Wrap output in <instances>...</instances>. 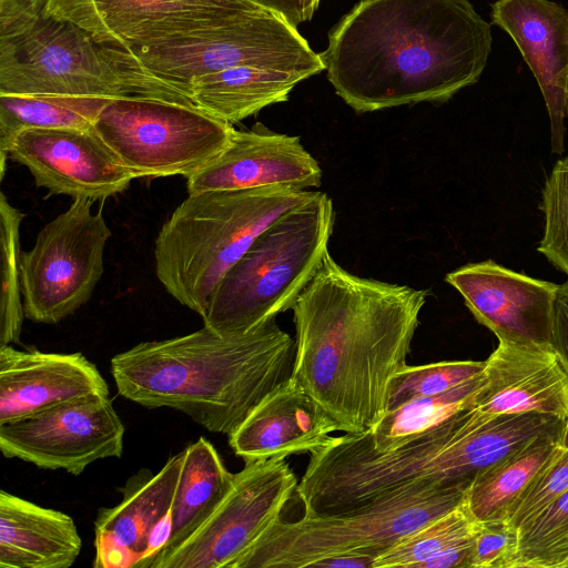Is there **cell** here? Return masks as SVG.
Instances as JSON below:
<instances>
[{
  "instance_id": "obj_1",
  "label": "cell",
  "mask_w": 568,
  "mask_h": 568,
  "mask_svg": "<svg viewBox=\"0 0 568 568\" xmlns=\"http://www.w3.org/2000/svg\"><path fill=\"white\" fill-rule=\"evenodd\" d=\"M428 291L357 276L327 252L294 303L291 379L338 430L371 429L385 414Z\"/></svg>"
},
{
  "instance_id": "obj_2",
  "label": "cell",
  "mask_w": 568,
  "mask_h": 568,
  "mask_svg": "<svg viewBox=\"0 0 568 568\" xmlns=\"http://www.w3.org/2000/svg\"><path fill=\"white\" fill-rule=\"evenodd\" d=\"M491 43L469 0H361L320 55L336 94L364 113L448 101L479 80Z\"/></svg>"
},
{
  "instance_id": "obj_3",
  "label": "cell",
  "mask_w": 568,
  "mask_h": 568,
  "mask_svg": "<svg viewBox=\"0 0 568 568\" xmlns=\"http://www.w3.org/2000/svg\"><path fill=\"white\" fill-rule=\"evenodd\" d=\"M294 358L295 339L273 318L245 333L222 334L204 325L139 343L112 357L111 374L123 397L182 412L229 436L291 378Z\"/></svg>"
},
{
  "instance_id": "obj_4",
  "label": "cell",
  "mask_w": 568,
  "mask_h": 568,
  "mask_svg": "<svg viewBox=\"0 0 568 568\" xmlns=\"http://www.w3.org/2000/svg\"><path fill=\"white\" fill-rule=\"evenodd\" d=\"M504 449L496 422L468 407L387 452L366 430L332 436L311 453L296 493L305 514H337L409 488L470 484Z\"/></svg>"
},
{
  "instance_id": "obj_5",
  "label": "cell",
  "mask_w": 568,
  "mask_h": 568,
  "mask_svg": "<svg viewBox=\"0 0 568 568\" xmlns=\"http://www.w3.org/2000/svg\"><path fill=\"white\" fill-rule=\"evenodd\" d=\"M43 0H0V94L145 98L196 105L190 85L152 72L136 54L47 16Z\"/></svg>"
},
{
  "instance_id": "obj_6",
  "label": "cell",
  "mask_w": 568,
  "mask_h": 568,
  "mask_svg": "<svg viewBox=\"0 0 568 568\" xmlns=\"http://www.w3.org/2000/svg\"><path fill=\"white\" fill-rule=\"evenodd\" d=\"M316 192L266 186L189 193L155 240L159 282L203 318L221 280L254 240Z\"/></svg>"
},
{
  "instance_id": "obj_7",
  "label": "cell",
  "mask_w": 568,
  "mask_h": 568,
  "mask_svg": "<svg viewBox=\"0 0 568 568\" xmlns=\"http://www.w3.org/2000/svg\"><path fill=\"white\" fill-rule=\"evenodd\" d=\"M334 223L333 201L324 192L277 217L223 276L204 325L245 333L292 310L328 252Z\"/></svg>"
},
{
  "instance_id": "obj_8",
  "label": "cell",
  "mask_w": 568,
  "mask_h": 568,
  "mask_svg": "<svg viewBox=\"0 0 568 568\" xmlns=\"http://www.w3.org/2000/svg\"><path fill=\"white\" fill-rule=\"evenodd\" d=\"M469 485L409 488L337 514L278 518L233 568L313 567L318 559L346 552L377 558L404 536L459 506Z\"/></svg>"
},
{
  "instance_id": "obj_9",
  "label": "cell",
  "mask_w": 568,
  "mask_h": 568,
  "mask_svg": "<svg viewBox=\"0 0 568 568\" xmlns=\"http://www.w3.org/2000/svg\"><path fill=\"white\" fill-rule=\"evenodd\" d=\"M94 131L136 178H189L219 155L233 124L197 105L158 99H110Z\"/></svg>"
},
{
  "instance_id": "obj_10",
  "label": "cell",
  "mask_w": 568,
  "mask_h": 568,
  "mask_svg": "<svg viewBox=\"0 0 568 568\" xmlns=\"http://www.w3.org/2000/svg\"><path fill=\"white\" fill-rule=\"evenodd\" d=\"M94 201L74 199L21 253L20 282L24 315L34 323L57 324L91 297L103 272L111 230Z\"/></svg>"
},
{
  "instance_id": "obj_11",
  "label": "cell",
  "mask_w": 568,
  "mask_h": 568,
  "mask_svg": "<svg viewBox=\"0 0 568 568\" xmlns=\"http://www.w3.org/2000/svg\"><path fill=\"white\" fill-rule=\"evenodd\" d=\"M131 51L155 74L186 84L237 67L310 77L325 70L320 53L295 28L261 7L227 24Z\"/></svg>"
},
{
  "instance_id": "obj_12",
  "label": "cell",
  "mask_w": 568,
  "mask_h": 568,
  "mask_svg": "<svg viewBox=\"0 0 568 568\" xmlns=\"http://www.w3.org/2000/svg\"><path fill=\"white\" fill-rule=\"evenodd\" d=\"M298 483L285 457L245 463L210 517L149 568H233L278 519Z\"/></svg>"
},
{
  "instance_id": "obj_13",
  "label": "cell",
  "mask_w": 568,
  "mask_h": 568,
  "mask_svg": "<svg viewBox=\"0 0 568 568\" xmlns=\"http://www.w3.org/2000/svg\"><path fill=\"white\" fill-rule=\"evenodd\" d=\"M124 433L109 394H93L0 424V450L6 458L80 475L97 460L121 457Z\"/></svg>"
},
{
  "instance_id": "obj_14",
  "label": "cell",
  "mask_w": 568,
  "mask_h": 568,
  "mask_svg": "<svg viewBox=\"0 0 568 568\" xmlns=\"http://www.w3.org/2000/svg\"><path fill=\"white\" fill-rule=\"evenodd\" d=\"M257 8L244 0H43L42 11L132 50L227 24Z\"/></svg>"
},
{
  "instance_id": "obj_15",
  "label": "cell",
  "mask_w": 568,
  "mask_h": 568,
  "mask_svg": "<svg viewBox=\"0 0 568 568\" xmlns=\"http://www.w3.org/2000/svg\"><path fill=\"white\" fill-rule=\"evenodd\" d=\"M184 449L156 473L141 470L122 490L119 504L101 508L94 523L95 568H149L171 534Z\"/></svg>"
},
{
  "instance_id": "obj_16",
  "label": "cell",
  "mask_w": 568,
  "mask_h": 568,
  "mask_svg": "<svg viewBox=\"0 0 568 568\" xmlns=\"http://www.w3.org/2000/svg\"><path fill=\"white\" fill-rule=\"evenodd\" d=\"M8 159L26 166L49 194L105 200L125 191L134 176L94 129L22 130Z\"/></svg>"
},
{
  "instance_id": "obj_17",
  "label": "cell",
  "mask_w": 568,
  "mask_h": 568,
  "mask_svg": "<svg viewBox=\"0 0 568 568\" xmlns=\"http://www.w3.org/2000/svg\"><path fill=\"white\" fill-rule=\"evenodd\" d=\"M445 281L459 292L476 321L499 342L551 344L558 284L530 277L493 260L463 265L446 274Z\"/></svg>"
},
{
  "instance_id": "obj_18",
  "label": "cell",
  "mask_w": 568,
  "mask_h": 568,
  "mask_svg": "<svg viewBox=\"0 0 568 568\" xmlns=\"http://www.w3.org/2000/svg\"><path fill=\"white\" fill-rule=\"evenodd\" d=\"M323 172L300 136L271 131L262 123L235 130L225 149L186 179L187 193L290 186L318 187Z\"/></svg>"
},
{
  "instance_id": "obj_19",
  "label": "cell",
  "mask_w": 568,
  "mask_h": 568,
  "mask_svg": "<svg viewBox=\"0 0 568 568\" xmlns=\"http://www.w3.org/2000/svg\"><path fill=\"white\" fill-rule=\"evenodd\" d=\"M491 22L530 68L550 121L551 152L562 154L568 115V10L550 0H496Z\"/></svg>"
},
{
  "instance_id": "obj_20",
  "label": "cell",
  "mask_w": 568,
  "mask_h": 568,
  "mask_svg": "<svg viewBox=\"0 0 568 568\" xmlns=\"http://www.w3.org/2000/svg\"><path fill=\"white\" fill-rule=\"evenodd\" d=\"M484 375L474 405L479 412L568 419V366L551 344L499 342Z\"/></svg>"
},
{
  "instance_id": "obj_21",
  "label": "cell",
  "mask_w": 568,
  "mask_h": 568,
  "mask_svg": "<svg viewBox=\"0 0 568 568\" xmlns=\"http://www.w3.org/2000/svg\"><path fill=\"white\" fill-rule=\"evenodd\" d=\"M93 394H109V386L83 354L0 346V424Z\"/></svg>"
},
{
  "instance_id": "obj_22",
  "label": "cell",
  "mask_w": 568,
  "mask_h": 568,
  "mask_svg": "<svg viewBox=\"0 0 568 568\" xmlns=\"http://www.w3.org/2000/svg\"><path fill=\"white\" fill-rule=\"evenodd\" d=\"M338 430L318 404L291 378L268 393L229 435L245 463L312 453Z\"/></svg>"
},
{
  "instance_id": "obj_23",
  "label": "cell",
  "mask_w": 568,
  "mask_h": 568,
  "mask_svg": "<svg viewBox=\"0 0 568 568\" xmlns=\"http://www.w3.org/2000/svg\"><path fill=\"white\" fill-rule=\"evenodd\" d=\"M81 548L72 517L1 490V568H69Z\"/></svg>"
},
{
  "instance_id": "obj_24",
  "label": "cell",
  "mask_w": 568,
  "mask_h": 568,
  "mask_svg": "<svg viewBox=\"0 0 568 568\" xmlns=\"http://www.w3.org/2000/svg\"><path fill=\"white\" fill-rule=\"evenodd\" d=\"M308 78L302 72L237 67L193 78L189 85L197 106L234 124L286 101L293 88Z\"/></svg>"
},
{
  "instance_id": "obj_25",
  "label": "cell",
  "mask_w": 568,
  "mask_h": 568,
  "mask_svg": "<svg viewBox=\"0 0 568 568\" xmlns=\"http://www.w3.org/2000/svg\"><path fill=\"white\" fill-rule=\"evenodd\" d=\"M560 440L557 435L537 437L477 474L464 500L473 518L483 524L506 520L515 503L560 452Z\"/></svg>"
},
{
  "instance_id": "obj_26",
  "label": "cell",
  "mask_w": 568,
  "mask_h": 568,
  "mask_svg": "<svg viewBox=\"0 0 568 568\" xmlns=\"http://www.w3.org/2000/svg\"><path fill=\"white\" fill-rule=\"evenodd\" d=\"M233 476L206 438L200 437L184 448L171 534L159 552L179 546L210 517L227 494Z\"/></svg>"
},
{
  "instance_id": "obj_27",
  "label": "cell",
  "mask_w": 568,
  "mask_h": 568,
  "mask_svg": "<svg viewBox=\"0 0 568 568\" xmlns=\"http://www.w3.org/2000/svg\"><path fill=\"white\" fill-rule=\"evenodd\" d=\"M110 99L52 94H0V165L4 174L9 149L19 132L31 128L93 129Z\"/></svg>"
},
{
  "instance_id": "obj_28",
  "label": "cell",
  "mask_w": 568,
  "mask_h": 568,
  "mask_svg": "<svg viewBox=\"0 0 568 568\" xmlns=\"http://www.w3.org/2000/svg\"><path fill=\"white\" fill-rule=\"evenodd\" d=\"M484 384L483 373L444 393L415 398L385 412L382 418L366 430L372 446L378 452L392 450L463 409L474 407L476 396Z\"/></svg>"
},
{
  "instance_id": "obj_29",
  "label": "cell",
  "mask_w": 568,
  "mask_h": 568,
  "mask_svg": "<svg viewBox=\"0 0 568 568\" xmlns=\"http://www.w3.org/2000/svg\"><path fill=\"white\" fill-rule=\"evenodd\" d=\"M480 527L463 501L400 538L375 559L373 568H428L443 554L473 541Z\"/></svg>"
},
{
  "instance_id": "obj_30",
  "label": "cell",
  "mask_w": 568,
  "mask_h": 568,
  "mask_svg": "<svg viewBox=\"0 0 568 568\" xmlns=\"http://www.w3.org/2000/svg\"><path fill=\"white\" fill-rule=\"evenodd\" d=\"M517 531L510 568H564L568 560V490Z\"/></svg>"
},
{
  "instance_id": "obj_31",
  "label": "cell",
  "mask_w": 568,
  "mask_h": 568,
  "mask_svg": "<svg viewBox=\"0 0 568 568\" xmlns=\"http://www.w3.org/2000/svg\"><path fill=\"white\" fill-rule=\"evenodd\" d=\"M24 213L11 205L1 193V294H0V346L20 342L26 317L20 282V225Z\"/></svg>"
},
{
  "instance_id": "obj_32",
  "label": "cell",
  "mask_w": 568,
  "mask_h": 568,
  "mask_svg": "<svg viewBox=\"0 0 568 568\" xmlns=\"http://www.w3.org/2000/svg\"><path fill=\"white\" fill-rule=\"evenodd\" d=\"M485 362L450 361L419 366L406 365L390 381L386 412L415 398L452 389L484 373Z\"/></svg>"
},
{
  "instance_id": "obj_33",
  "label": "cell",
  "mask_w": 568,
  "mask_h": 568,
  "mask_svg": "<svg viewBox=\"0 0 568 568\" xmlns=\"http://www.w3.org/2000/svg\"><path fill=\"white\" fill-rule=\"evenodd\" d=\"M540 209L545 229L537 250L568 277V156L558 160L547 178Z\"/></svg>"
},
{
  "instance_id": "obj_34",
  "label": "cell",
  "mask_w": 568,
  "mask_h": 568,
  "mask_svg": "<svg viewBox=\"0 0 568 568\" xmlns=\"http://www.w3.org/2000/svg\"><path fill=\"white\" fill-rule=\"evenodd\" d=\"M568 490V448H562L511 507L506 521L518 528Z\"/></svg>"
},
{
  "instance_id": "obj_35",
  "label": "cell",
  "mask_w": 568,
  "mask_h": 568,
  "mask_svg": "<svg viewBox=\"0 0 568 568\" xmlns=\"http://www.w3.org/2000/svg\"><path fill=\"white\" fill-rule=\"evenodd\" d=\"M518 545V531L506 520L481 523L475 536L470 568H510Z\"/></svg>"
},
{
  "instance_id": "obj_36",
  "label": "cell",
  "mask_w": 568,
  "mask_h": 568,
  "mask_svg": "<svg viewBox=\"0 0 568 568\" xmlns=\"http://www.w3.org/2000/svg\"><path fill=\"white\" fill-rule=\"evenodd\" d=\"M256 4L282 18L295 28L304 21L312 19L320 0H244Z\"/></svg>"
},
{
  "instance_id": "obj_37",
  "label": "cell",
  "mask_w": 568,
  "mask_h": 568,
  "mask_svg": "<svg viewBox=\"0 0 568 568\" xmlns=\"http://www.w3.org/2000/svg\"><path fill=\"white\" fill-rule=\"evenodd\" d=\"M551 344L568 366V280L559 285L556 295Z\"/></svg>"
},
{
  "instance_id": "obj_38",
  "label": "cell",
  "mask_w": 568,
  "mask_h": 568,
  "mask_svg": "<svg viewBox=\"0 0 568 568\" xmlns=\"http://www.w3.org/2000/svg\"><path fill=\"white\" fill-rule=\"evenodd\" d=\"M375 557L367 554L346 552L318 559L313 567L323 568H373Z\"/></svg>"
},
{
  "instance_id": "obj_39",
  "label": "cell",
  "mask_w": 568,
  "mask_h": 568,
  "mask_svg": "<svg viewBox=\"0 0 568 568\" xmlns=\"http://www.w3.org/2000/svg\"><path fill=\"white\" fill-rule=\"evenodd\" d=\"M560 446L562 448H568V419L566 420V426L561 436Z\"/></svg>"
},
{
  "instance_id": "obj_40",
  "label": "cell",
  "mask_w": 568,
  "mask_h": 568,
  "mask_svg": "<svg viewBox=\"0 0 568 568\" xmlns=\"http://www.w3.org/2000/svg\"><path fill=\"white\" fill-rule=\"evenodd\" d=\"M564 568H568V560H567V562H566V565H565V567H564Z\"/></svg>"
}]
</instances>
